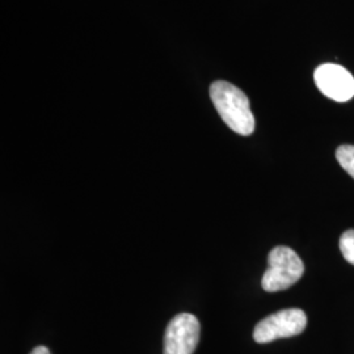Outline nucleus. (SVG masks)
<instances>
[{
  "mask_svg": "<svg viewBox=\"0 0 354 354\" xmlns=\"http://www.w3.org/2000/svg\"><path fill=\"white\" fill-rule=\"evenodd\" d=\"M319 91L335 102H349L354 97V77L340 64H324L314 73Z\"/></svg>",
  "mask_w": 354,
  "mask_h": 354,
  "instance_id": "5",
  "label": "nucleus"
},
{
  "mask_svg": "<svg viewBox=\"0 0 354 354\" xmlns=\"http://www.w3.org/2000/svg\"><path fill=\"white\" fill-rule=\"evenodd\" d=\"M210 97L221 118L232 131L241 136L252 134L256 122L250 100L241 89L225 80H218L210 87Z\"/></svg>",
  "mask_w": 354,
  "mask_h": 354,
  "instance_id": "1",
  "label": "nucleus"
},
{
  "mask_svg": "<svg viewBox=\"0 0 354 354\" xmlns=\"http://www.w3.org/2000/svg\"><path fill=\"white\" fill-rule=\"evenodd\" d=\"M307 326V317L301 308H286L263 319L253 330V339L259 344L301 335Z\"/></svg>",
  "mask_w": 354,
  "mask_h": 354,
  "instance_id": "3",
  "label": "nucleus"
},
{
  "mask_svg": "<svg viewBox=\"0 0 354 354\" xmlns=\"http://www.w3.org/2000/svg\"><path fill=\"white\" fill-rule=\"evenodd\" d=\"M30 354H50V351L46 346H36Z\"/></svg>",
  "mask_w": 354,
  "mask_h": 354,
  "instance_id": "8",
  "label": "nucleus"
},
{
  "mask_svg": "<svg viewBox=\"0 0 354 354\" xmlns=\"http://www.w3.org/2000/svg\"><path fill=\"white\" fill-rule=\"evenodd\" d=\"M336 159L351 176L354 178V146L342 145L336 150Z\"/></svg>",
  "mask_w": 354,
  "mask_h": 354,
  "instance_id": "6",
  "label": "nucleus"
},
{
  "mask_svg": "<svg viewBox=\"0 0 354 354\" xmlns=\"http://www.w3.org/2000/svg\"><path fill=\"white\" fill-rule=\"evenodd\" d=\"M340 251L344 259L354 266V230L345 231L340 238Z\"/></svg>",
  "mask_w": 354,
  "mask_h": 354,
  "instance_id": "7",
  "label": "nucleus"
},
{
  "mask_svg": "<svg viewBox=\"0 0 354 354\" xmlns=\"http://www.w3.org/2000/svg\"><path fill=\"white\" fill-rule=\"evenodd\" d=\"M304 272L301 257L289 247L279 245L268 256V269L261 279V286L268 292L286 290L301 279Z\"/></svg>",
  "mask_w": 354,
  "mask_h": 354,
  "instance_id": "2",
  "label": "nucleus"
},
{
  "mask_svg": "<svg viewBox=\"0 0 354 354\" xmlns=\"http://www.w3.org/2000/svg\"><path fill=\"white\" fill-rule=\"evenodd\" d=\"M201 326L192 314H178L167 326L165 354H193L200 340Z\"/></svg>",
  "mask_w": 354,
  "mask_h": 354,
  "instance_id": "4",
  "label": "nucleus"
}]
</instances>
